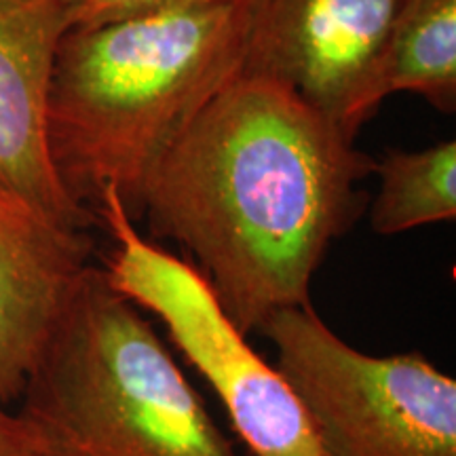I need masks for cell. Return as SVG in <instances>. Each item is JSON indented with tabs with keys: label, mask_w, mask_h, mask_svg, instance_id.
Masks as SVG:
<instances>
[{
	"label": "cell",
	"mask_w": 456,
	"mask_h": 456,
	"mask_svg": "<svg viewBox=\"0 0 456 456\" xmlns=\"http://www.w3.org/2000/svg\"><path fill=\"white\" fill-rule=\"evenodd\" d=\"M370 175L374 159L326 110L239 72L159 161L140 220L197 260L252 334L277 311L313 305V277L362 216Z\"/></svg>",
	"instance_id": "obj_1"
},
{
	"label": "cell",
	"mask_w": 456,
	"mask_h": 456,
	"mask_svg": "<svg viewBox=\"0 0 456 456\" xmlns=\"http://www.w3.org/2000/svg\"><path fill=\"white\" fill-rule=\"evenodd\" d=\"M243 43L239 0L68 30L47 100L49 157L68 197L95 214L114 188L138 222L159 161L243 70Z\"/></svg>",
	"instance_id": "obj_2"
},
{
	"label": "cell",
	"mask_w": 456,
	"mask_h": 456,
	"mask_svg": "<svg viewBox=\"0 0 456 456\" xmlns=\"http://www.w3.org/2000/svg\"><path fill=\"white\" fill-rule=\"evenodd\" d=\"M17 403L34 456H237L155 328L94 265Z\"/></svg>",
	"instance_id": "obj_3"
},
{
	"label": "cell",
	"mask_w": 456,
	"mask_h": 456,
	"mask_svg": "<svg viewBox=\"0 0 456 456\" xmlns=\"http://www.w3.org/2000/svg\"><path fill=\"white\" fill-rule=\"evenodd\" d=\"M114 252L104 266L112 289L151 311L191 366L208 380L228 420L254 456H322L315 429L283 374L252 349L192 262L140 232L114 188L95 205Z\"/></svg>",
	"instance_id": "obj_4"
},
{
	"label": "cell",
	"mask_w": 456,
	"mask_h": 456,
	"mask_svg": "<svg viewBox=\"0 0 456 456\" xmlns=\"http://www.w3.org/2000/svg\"><path fill=\"white\" fill-rule=\"evenodd\" d=\"M258 332L322 456H456V380L420 353L359 351L313 305L277 311Z\"/></svg>",
	"instance_id": "obj_5"
},
{
	"label": "cell",
	"mask_w": 456,
	"mask_h": 456,
	"mask_svg": "<svg viewBox=\"0 0 456 456\" xmlns=\"http://www.w3.org/2000/svg\"><path fill=\"white\" fill-rule=\"evenodd\" d=\"M243 70L288 83L357 138L355 106L402 0H239Z\"/></svg>",
	"instance_id": "obj_6"
},
{
	"label": "cell",
	"mask_w": 456,
	"mask_h": 456,
	"mask_svg": "<svg viewBox=\"0 0 456 456\" xmlns=\"http://www.w3.org/2000/svg\"><path fill=\"white\" fill-rule=\"evenodd\" d=\"M66 32L64 0H0V188L89 231L100 218L68 197L47 144L49 85Z\"/></svg>",
	"instance_id": "obj_7"
},
{
	"label": "cell",
	"mask_w": 456,
	"mask_h": 456,
	"mask_svg": "<svg viewBox=\"0 0 456 456\" xmlns=\"http://www.w3.org/2000/svg\"><path fill=\"white\" fill-rule=\"evenodd\" d=\"M89 231L0 188V402L20 399L57 317L91 265Z\"/></svg>",
	"instance_id": "obj_8"
},
{
	"label": "cell",
	"mask_w": 456,
	"mask_h": 456,
	"mask_svg": "<svg viewBox=\"0 0 456 456\" xmlns=\"http://www.w3.org/2000/svg\"><path fill=\"white\" fill-rule=\"evenodd\" d=\"M393 94L456 112V0H402L355 106L357 131Z\"/></svg>",
	"instance_id": "obj_9"
},
{
	"label": "cell",
	"mask_w": 456,
	"mask_h": 456,
	"mask_svg": "<svg viewBox=\"0 0 456 456\" xmlns=\"http://www.w3.org/2000/svg\"><path fill=\"white\" fill-rule=\"evenodd\" d=\"M379 192L370 205L376 235L393 237L456 218V142L420 151L389 148L374 161Z\"/></svg>",
	"instance_id": "obj_10"
},
{
	"label": "cell",
	"mask_w": 456,
	"mask_h": 456,
	"mask_svg": "<svg viewBox=\"0 0 456 456\" xmlns=\"http://www.w3.org/2000/svg\"><path fill=\"white\" fill-rule=\"evenodd\" d=\"M231 0H64L66 28H91L131 17L205 7Z\"/></svg>",
	"instance_id": "obj_11"
},
{
	"label": "cell",
	"mask_w": 456,
	"mask_h": 456,
	"mask_svg": "<svg viewBox=\"0 0 456 456\" xmlns=\"http://www.w3.org/2000/svg\"><path fill=\"white\" fill-rule=\"evenodd\" d=\"M0 456H34L15 410L0 402Z\"/></svg>",
	"instance_id": "obj_12"
}]
</instances>
